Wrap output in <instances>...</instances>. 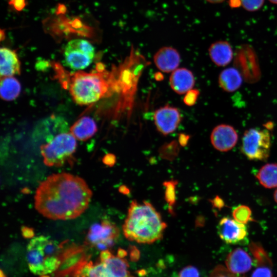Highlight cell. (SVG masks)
Returning a JSON list of instances; mask_svg holds the SVG:
<instances>
[{
    "label": "cell",
    "instance_id": "obj_1",
    "mask_svg": "<svg viewBox=\"0 0 277 277\" xmlns=\"http://www.w3.org/2000/svg\"><path fill=\"white\" fill-rule=\"evenodd\" d=\"M92 195L90 188L82 178L65 172L53 174L37 188L35 208L49 219L71 220L87 209Z\"/></svg>",
    "mask_w": 277,
    "mask_h": 277
},
{
    "label": "cell",
    "instance_id": "obj_2",
    "mask_svg": "<svg viewBox=\"0 0 277 277\" xmlns=\"http://www.w3.org/2000/svg\"><path fill=\"white\" fill-rule=\"evenodd\" d=\"M167 225L151 203L132 201L123 225L125 236L138 243L151 244L161 239Z\"/></svg>",
    "mask_w": 277,
    "mask_h": 277
},
{
    "label": "cell",
    "instance_id": "obj_3",
    "mask_svg": "<svg viewBox=\"0 0 277 277\" xmlns=\"http://www.w3.org/2000/svg\"><path fill=\"white\" fill-rule=\"evenodd\" d=\"M62 246L43 235L31 240L27 248L26 259L29 270L42 275L53 273L58 268Z\"/></svg>",
    "mask_w": 277,
    "mask_h": 277
},
{
    "label": "cell",
    "instance_id": "obj_4",
    "mask_svg": "<svg viewBox=\"0 0 277 277\" xmlns=\"http://www.w3.org/2000/svg\"><path fill=\"white\" fill-rule=\"evenodd\" d=\"M72 74L68 88L76 103L89 105L106 95L109 85L102 73L78 71Z\"/></svg>",
    "mask_w": 277,
    "mask_h": 277
},
{
    "label": "cell",
    "instance_id": "obj_5",
    "mask_svg": "<svg viewBox=\"0 0 277 277\" xmlns=\"http://www.w3.org/2000/svg\"><path fill=\"white\" fill-rule=\"evenodd\" d=\"M76 148V138L70 132H64L43 144L41 153L46 165L60 167L70 160Z\"/></svg>",
    "mask_w": 277,
    "mask_h": 277
},
{
    "label": "cell",
    "instance_id": "obj_6",
    "mask_svg": "<svg viewBox=\"0 0 277 277\" xmlns=\"http://www.w3.org/2000/svg\"><path fill=\"white\" fill-rule=\"evenodd\" d=\"M271 135L267 129L250 128L245 131L241 151L249 160L265 161L269 156Z\"/></svg>",
    "mask_w": 277,
    "mask_h": 277
},
{
    "label": "cell",
    "instance_id": "obj_7",
    "mask_svg": "<svg viewBox=\"0 0 277 277\" xmlns=\"http://www.w3.org/2000/svg\"><path fill=\"white\" fill-rule=\"evenodd\" d=\"M87 277H134L124 257L114 255L108 249L101 251L99 260L92 263Z\"/></svg>",
    "mask_w": 277,
    "mask_h": 277
},
{
    "label": "cell",
    "instance_id": "obj_8",
    "mask_svg": "<svg viewBox=\"0 0 277 277\" xmlns=\"http://www.w3.org/2000/svg\"><path fill=\"white\" fill-rule=\"evenodd\" d=\"M85 249L72 244L62 246L60 255V264L53 272L54 277H76L81 268L88 262Z\"/></svg>",
    "mask_w": 277,
    "mask_h": 277
},
{
    "label": "cell",
    "instance_id": "obj_9",
    "mask_svg": "<svg viewBox=\"0 0 277 277\" xmlns=\"http://www.w3.org/2000/svg\"><path fill=\"white\" fill-rule=\"evenodd\" d=\"M95 55L92 44L83 39H74L66 45L64 51L66 66L75 70H82L90 65Z\"/></svg>",
    "mask_w": 277,
    "mask_h": 277
},
{
    "label": "cell",
    "instance_id": "obj_10",
    "mask_svg": "<svg viewBox=\"0 0 277 277\" xmlns=\"http://www.w3.org/2000/svg\"><path fill=\"white\" fill-rule=\"evenodd\" d=\"M119 235V229L114 223L103 220L91 226L86 236L87 244L101 251L107 250L114 244Z\"/></svg>",
    "mask_w": 277,
    "mask_h": 277
},
{
    "label": "cell",
    "instance_id": "obj_11",
    "mask_svg": "<svg viewBox=\"0 0 277 277\" xmlns=\"http://www.w3.org/2000/svg\"><path fill=\"white\" fill-rule=\"evenodd\" d=\"M234 65L247 82L254 83L260 79L261 72L257 56L249 46H243L237 50Z\"/></svg>",
    "mask_w": 277,
    "mask_h": 277
},
{
    "label": "cell",
    "instance_id": "obj_12",
    "mask_svg": "<svg viewBox=\"0 0 277 277\" xmlns=\"http://www.w3.org/2000/svg\"><path fill=\"white\" fill-rule=\"evenodd\" d=\"M217 233L224 242L233 245L245 244L248 242V230L245 224L234 219L224 217L219 221Z\"/></svg>",
    "mask_w": 277,
    "mask_h": 277
},
{
    "label": "cell",
    "instance_id": "obj_13",
    "mask_svg": "<svg viewBox=\"0 0 277 277\" xmlns=\"http://www.w3.org/2000/svg\"><path fill=\"white\" fill-rule=\"evenodd\" d=\"M181 121L178 109L175 107L165 106L157 109L154 114V121L159 132L167 135L174 132Z\"/></svg>",
    "mask_w": 277,
    "mask_h": 277
},
{
    "label": "cell",
    "instance_id": "obj_14",
    "mask_svg": "<svg viewBox=\"0 0 277 277\" xmlns=\"http://www.w3.org/2000/svg\"><path fill=\"white\" fill-rule=\"evenodd\" d=\"M238 134L231 125L220 124L212 131L210 141L213 147L218 151L226 152L232 149L236 144Z\"/></svg>",
    "mask_w": 277,
    "mask_h": 277
},
{
    "label": "cell",
    "instance_id": "obj_15",
    "mask_svg": "<svg viewBox=\"0 0 277 277\" xmlns=\"http://www.w3.org/2000/svg\"><path fill=\"white\" fill-rule=\"evenodd\" d=\"M156 67L164 72H170L179 66L181 56L176 49L170 46L161 48L153 56Z\"/></svg>",
    "mask_w": 277,
    "mask_h": 277
},
{
    "label": "cell",
    "instance_id": "obj_16",
    "mask_svg": "<svg viewBox=\"0 0 277 277\" xmlns=\"http://www.w3.org/2000/svg\"><path fill=\"white\" fill-rule=\"evenodd\" d=\"M225 264L227 269L231 272L240 274L249 271L251 268L252 261L244 250L237 248L227 255Z\"/></svg>",
    "mask_w": 277,
    "mask_h": 277
},
{
    "label": "cell",
    "instance_id": "obj_17",
    "mask_svg": "<svg viewBox=\"0 0 277 277\" xmlns=\"http://www.w3.org/2000/svg\"><path fill=\"white\" fill-rule=\"evenodd\" d=\"M194 82V77L192 72L185 68L174 70L169 78L171 88L179 94L186 93L191 90Z\"/></svg>",
    "mask_w": 277,
    "mask_h": 277
},
{
    "label": "cell",
    "instance_id": "obj_18",
    "mask_svg": "<svg viewBox=\"0 0 277 277\" xmlns=\"http://www.w3.org/2000/svg\"><path fill=\"white\" fill-rule=\"evenodd\" d=\"M68 124L64 118L52 115L42 121L36 131L48 141L59 133L68 132Z\"/></svg>",
    "mask_w": 277,
    "mask_h": 277
},
{
    "label": "cell",
    "instance_id": "obj_19",
    "mask_svg": "<svg viewBox=\"0 0 277 277\" xmlns=\"http://www.w3.org/2000/svg\"><path fill=\"white\" fill-rule=\"evenodd\" d=\"M0 74L2 77L19 74L21 64L16 52L8 48L3 47L0 50Z\"/></svg>",
    "mask_w": 277,
    "mask_h": 277
},
{
    "label": "cell",
    "instance_id": "obj_20",
    "mask_svg": "<svg viewBox=\"0 0 277 277\" xmlns=\"http://www.w3.org/2000/svg\"><path fill=\"white\" fill-rule=\"evenodd\" d=\"M208 51L211 60L217 66L227 65L233 57L232 47L226 41H220L212 43Z\"/></svg>",
    "mask_w": 277,
    "mask_h": 277
},
{
    "label": "cell",
    "instance_id": "obj_21",
    "mask_svg": "<svg viewBox=\"0 0 277 277\" xmlns=\"http://www.w3.org/2000/svg\"><path fill=\"white\" fill-rule=\"evenodd\" d=\"M95 121L89 116H83L75 122L70 128V132L80 141H86L97 131Z\"/></svg>",
    "mask_w": 277,
    "mask_h": 277
},
{
    "label": "cell",
    "instance_id": "obj_22",
    "mask_svg": "<svg viewBox=\"0 0 277 277\" xmlns=\"http://www.w3.org/2000/svg\"><path fill=\"white\" fill-rule=\"evenodd\" d=\"M218 82L219 86L224 91L232 92L241 87L242 76L236 68H228L221 72Z\"/></svg>",
    "mask_w": 277,
    "mask_h": 277
},
{
    "label": "cell",
    "instance_id": "obj_23",
    "mask_svg": "<svg viewBox=\"0 0 277 277\" xmlns=\"http://www.w3.org/2000/svg\"><path fill=\"white\" fill-rule=\"evenodd\" d=\"M256 177L260 183L266 188L277 187V164L268 163L259 170Z\"/></svg>",
    "mask_w": 277,
    "mask_h": 277
},
{
    "label": "cell",
    "instance_id": "obj_24",
    "mask_svg": "<svg viewBox=\"0 0 277 277\" xmlns=\"http://www.w3.org/2000/svg\"><path fill=\"white\" fill-rule=\"evenodd\" d=\"M1 96L6 101L15 99L21 92L19 82L14 77L5 76L1 80Z\"/></svg>",
    "mask_w": 277,
    "mask_h": 277
},
{
    "label": "cell",
    "instance_id": "obj_25",
    "mask_svg": "<svg viewBox=\"0 0 277 277\" xmlns=\"http://www.w3.org/2000/svg\"><path fill=\"white\" fill-rule=\"evenodd\" d=\"M255 264L258 266H272V261L266 250L258 242H251L249 246Z\"/></svg>",
    "mask_w": 277,
    "mask_h": 277
},
{
    "label": "cell",
    "instance_id": "obj_26",
    "mask_svg": "<svg viewBox=\"0 0 277 277\" xmlns=\"http://www.w3.org/2000/svg\"><path fill=\"white\" fill-rule=\"evenodd\" d=\"M232 216L236 221L244 224L253 221L251 209L246 205L235 207L232 211Z\"/></svg>",
    "mask_w": 277,
    "mask_h": 277
},
{
    "label": "cell",
    "instance_id": "obj_27",
    "mask_svg": "<svg viewBox=\"0 0 277 277\" xmlns=\"http://www.w3.org/2000/svg\"><path fill=\"white\" fill-rule=\"evenodd\" d=\"M176 182L170 181L164 183L166 187L165 199L169 204V206L173 205L175 202V187Z\"/></svg>",
    "mask_w": 277,
    "mask_h": 277
},
{
    "label": "cell",
    "instance_id": "obj_28",
    "mask_svg": "<svg viewBox=\"0 0 277 277\" xmlns=\"http://www.w3.org/2000/svg\"><path fill=\"white\" fill-rule=\"evenodd\" d=\"M243 7L248 11H255L263 5L264 0H240Z\"/></svg>",
    "mask_w": 277,
    "mask_h": 277
},
{
    "label": "cell",
    "instance_id": "obj_29",
    "mask_svg": "<svg viewBox=\"0 0 277 277\" xmlns=\"http://www.w3.org/2000/svg\"><path fill=\"white\" fill-rule=\"evenodd\" d=\"M209 277H242L238 274L230 272L224 266L219 265L216 267L210 274Z\"/></svg>",
    "mask_w": 277,
    "mask_h": 277
},
{
    "label": "cell",
    "instance_id": "obj_30",
    "mask_svg": "<svg viewBox=\"0 0 277 277\" xmlns=\"http://www.w3.org/2000/svg\"><path fill=\"white\" fill-rule=\"evenodd\" d=\"M251 277H273L272 266H258L252 273Z\"/></svg>",
    "mask_w": 277,
    "mask_h": 277
},
{
    "label": "cell",
    "instance_id": "obj_31",
    "mask_svg": "<svg viewBox=\"0 0 277 277\" xmlns=\"http://www.w3.org/2000/svg\"><path fill=\"white\" fill-rule=\"evenodd\" d=\"M199 91L196 89H191L188 91L184 98V102L187 106H191L196 103L199 95Z\"/></svg>",
    "mask_w": 277,
    "mask_h": 277
},
{
    "label": "cell",
    "instance_id": "obj_32",
    "mask_svg": "<svg viewBox=\"0 0 277 277\" xmlns=\"http://www.w3.org/2000/svg\"><path fill=\"white\" fill-rule=\"evenodd\" d=\"M177 277H200V274L195 267L188 266L180 271Z\"/></svg>",
    "mask_w": 277,
    "mask_h": 277
},
{
    "label": "cell",
    "instance_id": "obj_33",
    "mask_svg": "<svg viewBox=\"0 0 277 277\" xmlns=\"http://www.w3.org/2000/svg\"><path fill=\"white\" fill-rule=\"evenodd\" d=\"M103 161L105 164L112 166L115 164V157L113 154H108L104 157Z\"/></svg>",
    "mask_w": 277,
    "mask_h": 277
},
{
    "label": "cell",
    "instance_id": "obj_34",
    "mask_svg": "<svg viewBox=\"0 0 277 277\" xmlns=\"http://www.w3.org/2000/svg\"><path fill=\"white\" fill-rule=\"evenodd\" d=\"M12 4L16 10L21 11L25 6V0H13Z\"/></svg>",
    "mask_w": 277,
    "mask_h": 277
},
{
    "label": "cell",
    "instance_id": "obj_35",
    "mask_svg": "<svg viewBox=\"0 0 277 277\" xmlns=\"http://www.w3.org/2000/svg\"><path fill=\"white\" fill-rule=\"evenodd\" d=\"M22 231L23 236L26 238H31L33 236V231L32 229L24 227Z\"/></svg>",
    "mask_w": 277,
    "mask_h": 277
},
{
    "label": "cell",
    "instance_id": "obj_36",
    "mask_svg": "<svg viewBox=\"0 0 277 277\" xmlns=\"http://www.w3.org/2000/svg\"><path fill=\"white\" fill-rule=\"evenodd\" d=\"M214 206L216 207H221L223 205V202L219 197H216L214 200Z\"/></svg>",
    "mask_w": 277,
    "mask_h": 277
},
{
    "label": "cell",
    "instance_id": "obj_37",
    "mask_svg": "<svg viewBox=\"0 0 277 277\" xmlns=\"http://www.w3.org/2000/svg\"><path fill=\"white\" fill-rule=\"evenodd\" d=\"M185 135H183V136H180L179 137V141L180 143V144H181L183 146H185L188 141V138H186V136H184Z\"/></svg>",
    "mask_w": 277,
    "mask_h": 277
},
{
    "label": "cell",
    "instance_id": "obj_38",
    "mask_svg": "<svg viewBox=\"0 0 277 277\" xmlns=\"http://www.w3.org/2000/svg\"><path fill=\"white\" fill-rule=\"evenodd\" d=\"M120 190L121 192L126 194L129 192V189L125 186H122L120 188Z\"/></svg>",
    "mask_w": 277,
    "mask_h": 277
},
{
    "label": "cell",
    "instance_id": "obj_39",
    "mask_svg": "<svg viewBox=\"0 0 277 277\" xmlns=\"http://www.w3.org/2000/svg\"><path fill=\"white\" fill-rule=\"evenodd\" d=\"M207 2L212 3V4H216L224 2L225 0H206Z\"/></svg>",
    "mask_w": 277,
    "mask_h": 277
},
{
    "label": "cell",
    "instance_id": "obj_40",
    "mask_svg": "<svg viewBox=\"0 0 277 277\" xmlns=\"http://www.w3.org/2000/svg\"><path fill=\"white\" fill-rule=\"evenodd\" d=\"M273 197H274L275 202L277 203V189H276V190L275 191L274 193Z\"/></svg>",
    "mask_w": 277,
    "mask_h": 277
},
{
    "label": "cell",
    "instance_id": "obj_41",
    "mask_svg": "<svg viewBox=\"0 0 277 277\" xmlns=\"http://www.w3.org/2000/svg\"><path fill=\"white\" fill-rule=\"evenodd\" d=\"M271 3L277 4V0H269Z\"/></svg>",
    "mask_w": 277,
    "mask_h": 277
},
{
    "label": "cell",
    "instance_id": "obj_42",
    "mask_svg": "<svg viewBox=\"0 0 277 277\" xmlns=\"http://www.w3.org/2000/svg\"><path fill=\"white\" fill-rule=\"evenodd\" d=\"M1 277H6L5 275L3 273L2 270L1 271Z\"/></svg>",
    "mask_w": 277,
    "mask_h": 277
},
{
    "label": "cell",
    "instance_id": "obj_43",
    "mask_svg": "<svg viewBox=\"0 0 277 277\" xmlns=\"http://www.w3.org/2000/svg\"><path fill=\"white\" fill-rule=\"evenodd\" d=\"M40 277H50L49 275H48L47 274L42 275H40Z\"/></svg>",
    "mask_w": 277,
    "mask_h": 277
}]
</instances>
